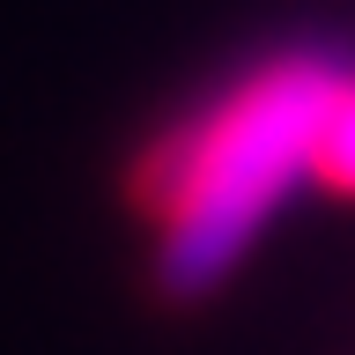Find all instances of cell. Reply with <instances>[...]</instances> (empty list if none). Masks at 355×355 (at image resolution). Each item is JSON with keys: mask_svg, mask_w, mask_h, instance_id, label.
Wrapping results in <instances>:
<instances>
[{"mask_svg": "<svg viewBox=\"0 0 355 355\" xmlns=\"http://www.w3.org/2000/svg\"><path fill=\"white\" fill-rule=\"evenodd\" d=\"M355 44L274 37L185 96L126 163V207L148 230V288L207 304L296 193H311L318 126Z\"/></svg>", "mask_w": 355, "mask_h": 355, "instance_id": "obj_1", "label": "cell"}, {"mask_svg": "<svg viewBox=\"0 0 355 355\" xmlns=\"http://www.w3.org/2000/svg\"><path fill=\"white\" fill-rule=\"evenodd\" d=\"M311 193L326 200H355V52L333 82L326 126H318V163H311Z\"/></svg>", "mask_w": 355, "mask_h": 355, "instance_id": "obj_2", "label": "cell"}]
</instances>
